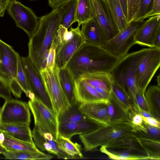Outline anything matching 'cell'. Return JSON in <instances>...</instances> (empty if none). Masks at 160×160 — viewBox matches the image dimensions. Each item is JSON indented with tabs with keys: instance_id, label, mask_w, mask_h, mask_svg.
Instances as JSON below:
<instances>
[{
	"instance_id": "cell-1",
	"label": "cell",
	"mask_w": 160,
	"mask_h": 160,
	"mask_svg": "<svg viewBox=\"0 0 160 160\" xmlns=\"http://www.w3.org/2000/svg\"><path fill=\"white\" fill-rule=\"evenodd\" d=\"M120 59L101 46L85 42L66 67L75 80L88 74L100 72L110 73Z\"/></svg>"
},
{
	"instance_id": "cell-2",
	"label": "cell",
	"mask_w": 160,
	"mask_h": 160,
	"mask_svg": "<svg viewBox=\"0 0 160 160\" xmlns=\"http://www.w3.org/2000/svg\"><path fill=\"white\" fill-rule=\"evenodd\" d=\"M62 8L39 18L38 27L29 38L28 57L39 71L45 68L49 50L60 25Z\"/></svg>"
},
{
	"instance_id": "cell-3",
	"label": "cell",
	"mask_w": 160,
	"mask_h": 160,
	"mask_svg": "<svg viewBox=\"0 0 160 160\" xmlns=\"http://www.w3.org/2000/svg\"><path fill=\"white\" fill-rule=\"evenodd\" d=\"M148 48L128 53L120 59L110 73L113 81L120 86L135 103L138 90L136 83L135 68L137 62Z\"/></svg>"
},
{
	"instance_id": "cell-4",
	"label": "cell",
	"mask_w": 160,
	"mask_h": 160,
	"mask_svg": "<svg viewBox=\"0 0 160 160\" xmlns=\"http://www.w3.org/2000/svg\"><path fill=\"white\" fill-rule=\"evenodd\" d=\"M135 132L131 123L120 122L103 125L94 131L79 135L86 151L105 145L120 137Z\"/></svg>"
},
{
	"instance_id": "cell-5",
	"label": "cell",
	"mask_w": 160,
	"mask_h": 160,
	"mask_svg": "<svg viewBox=\"0 0 160 160\" xmlns=\"http://www.w3.org/2000/svg\"><path fill=\"white\" fill-rule=\"evenodd\" d=\"M145 21L143 19L131 21L113 37L105 41L100 46L121 59L128 54L131 48L135 44L136 33Z\"/></svg>"
},
{
	"instance_id": "cell-6",
	"label": "cell",
	"mask_w": 160,
	"mask_h": 160,
	"mask_svg": "<svg viewBox=\"0 0 160 160\" xmlns=\"http://www.w3.org/2000/svg\"><path fill=\"white\" fill-rule=\"evenodd\" d=\"M160 65V48H148L137 62L135 68L136 85L145 93Z\"/></svg>"
},
{
	"instance_id": "cell-7",
	"label": "cell",
	"mask_w": 160,
	"mask_h": 160,
	"mask_svg": "<svg viewBox=\"0 0 160 160\" xmlns=\"http://www.w3.org/2000/svg\"><path fill=\"white\" fill-rule=\"evenodd\" d=\"M58 70L54 66L53 69H44L39 72L53 110L57 116L70 105L59 82Z\"/></svg>"
},
{
	"instance_id": "cell-8",
	"label": "cell",
	"mask_w": 160,
	"mask_h": 160,
	"mask_svg": "<svg viewBox=\"0 0 160 160\" xmlns=\"http://www.w3.org/2000/svg\"><path fill=\"white\" fill-rule=\"evenodd\" d=\"M6 10L16 26L23 30L30 38L38 27L39 18L31 8L17 0H10Z\"/></svg>"
},
{
	"instance_id": "cell-9",
	"label": "cell",
	"mask_w": 160,
	"mask_h": 160,
	"mask_svg": "<svg viewBox=\"0 0 160 160\" xmlns=\"http://www.w3.org/2000/svg\"><path fill=\"white\" fill-rule=\"evenodd\" d=\"M28 103L33 116L34 125L50 133L56 139L59 134L56 114L35 97L29 100Z\"/></svg>"
},
{
	"instance_id": "cell-10",
	"label": "cell",
	"mask_w": 160,
	"mask_h": 160,
	"mask_svg": "<svg viewBox=\"0 0 160 160\" xmlns=\"http://www.w3.org/2000/svg\"><path fill=\"white\" fill-rule=\"evenodd\" d=\"M21 58L29 90L35 97L41 100L49 108L53 110L40 72L28 56L21 57Z\"/></svg>"
},
{
	"instance_id": "cell-11",
	"label": "cell",
	"mask_w": 160,
	"mask_h": 160,
	"mask_svg": "<svg viewBox=\"0 0 160 160\" xmlns=\"http://www.w3.org/2000/svg\"><path fill=\"white\" fill-rule=\"evenodd\" d=\"M0 118L2 124L30 125L31 114L28 103L11 98L6 100L1 110Z\"/></svg>"
},
{
	"instance_id": "cell-12",
	"label": "cell",
	"mask_w": 160,
	"mask_h": 160,
	"mask_svg": "<svg viewBox=\"0 0 160 160\" xmlns=\"http://www.w3.org/2000/svg\"><path fill=\"white\" fill-rule=\"evenodd\" d=\"M80 27L78 26L75 28L72 27L70 28L71 37L55 53L54 66L58 69L65 67L73 54L85 42L81 34Z\"/></svg>"
},
{
	"instance_id": "cell-13",
	"label": "cell",
	"mask_w": 160,
	"mask_h": 160,
	"mask_svg": "<svg viewBox=\"0 0 160 160\" xmlns=\"http://www.w3.org/2000/svg\"><path fill=\"white\" fill-rule=\"evenodd\" d=\"M95 18L100 26L106 41L113 37L119 32L114 21L106 0H91Z\"/></svg>"
},
{
	"instance_id": "cell-14",
	"label": "cell",
	"mask_w": 160,
	"mask_h": 160,
	"mask_svg": "<svg viewBox=\"0 0 160 160\" xmlns=\"http://www.w3.org/2000/svg\"><path fill=\"white\" fill-rule=\"evenodd\" d=\"M32 132L34 142L40 150L56 156L59 159L75 158L63 152L58 147L56 139L50 133L34 125Z\"/></svg>"
},
{
	"instance_id": "cell-15",
	"label": "cell",
	"mask_w": 160,
	"mask_h": 160,
	"mask_svg": "<svg viewBox=\"0 0 160 160\" xmlns=\"http://www.w3.org/2000/svg\"><path fill=\"white\" fill-rule=\"evenodd\" d=\"M104 125L89 118L80 121L59 123V133L71 139L76 135H82L91 132Z\"/></svg>"
},
{
	"instance_id": "cell-16",
	"label": "cell",
	"mask_w": 160,
	"mask_h": 160,
	"mask_svg": "<svg viewBox=\"0 0 160 160\" xmlns=\"http://www.w3.org/2000/svg\"><path fill=\"white\" fill-rule=\"evenodd\" d=\"M159 29L160 14L150 17L136 32L135 44L153 48L154 39Z\"/></svg>"
},
{
	"instance_id": "cell-17",
	"label": "cell",
	"mask_w": 160,
	"mask_h": 160,
	"mask_svg": "<svg viewBox=\"0 0 160 160\" xmlns=\"http://www.w3.org/2000/svg\"><path fill=\"white\" fill-rule=\"evenodd\" d=\"M134 133L120 137L104 146L108 149L128 151L137 156L141 159H150Z\"/></svg>"
},
{
	"instance_id": "cell-18",
	"label": "cell",
	"mask_w": 160,
	"mask_h": 160,
	"mask_svg": "<svg viewBox=\"0 0 160 160\" xmlns=\"http://www.w3.org/2000/svg\"><path fill=\"white\" fill-rule=\"evenodd\" d=\"M107 100L81 104L79 107L81 112L88 118L102 125L109 123Z\"/></svg>"
},
{
	"instance_id": "cell-19",
	"label": "cell",
	"mask_w": 160,
	"mask_h": 160,
	"mask_svg": "<svg viewBox=\"0 0 160 160\" xmlns=\"http://www.w3.org/2000/svg\"><path fill=\"white\" fill-rule=\"evenodd\" d=\"M0 68L11 78L16 79V52L10 45L0 39ZM17 80V79H16Z\"/></svg>"
},
{
	"instance_id": "cell-20",
	"label": "cell",
	"mask_w": 160,
	"mask_h": 160,
	"mask_svg": "<svg viewBox=\"0 0 160 160\" xmlns=\"http://www.w3.org/2000/svg\"><path fill=\"white\" fill-rule=\"evenodd\" d=\"M81 34L85 42L101 46L106 41L102 31L95 18L82 23Z\"/></svg>"
},
{
	"instance_id": "cell-21",
	"label": "cell",
	"mask_w": 160,
	"mask_h": 160,
	"mask_svg": "<svg viewBox=\"0 0 160 160\" xmlns=\"http://www.w3.org/2000/svg\"><path fill=\"white\" fill-rule=\"evenodd\" d=\"M75 92L76 101L81 104L105 99L82 78L75 80Z\"/></svg>"
},
{
	"instance_id": "cell-22",
	"label": "cell",
	"mask_w": 160,
	"mask_h": 160,
	"mask_svg": "<svg viewBox=\"0 0 160 160\" xmlns=\"http://www.w3.org/2000/svg\"><path fill=\"white\" fill-rule=\"evenodd\" d=\"M107 105L109 123L120 122H130V110L121 103L111 92L107 99Z\"/></svg>"
},
{
	"instance_id": "cell-23",
	"label": "cell",
	"mask_w": 160,
	"mask_h": 160,
	"mask_svg": "<svg viewBox=\"0 0 160 160\" xmlns=\"http://www.w3.org/2000/svg\"><path fill=\"white\" fill-rule=\"evenodd\" d=\"M0 132L16 139L35 144L29 124L22 123L2 124Z\"/></svg>"
},
{
	"instance_id": "cell-24",
	"label": "cell",
	"mask_w": 160,
	"mask_h": 160,
	"mask_svg": "<svg viewBox=\"0 0 160 160\" xmlns=\"http://www.w3.org/2000/svg\"><path fill=\"white\" fill-rule=\"evenodd\" d=\"M150 159H160V139L142 132L134 133Z\"/></svg>"
},
{
	"instance_id": "cell-25",
	"label": "cell",
	"mask_w": 160,
	"mask_h": 160,
	"mask_svg": "<svg viewBox=\"0 0 160 160\" xmlns=\"http://www.w3.org/2000/svg\"><path fill=\"white\" fill-rule=\"evenodd\" d=\"M59 80L70 105L76 102L75 92V80L66 67L59 69Z\"/></svg>"
},
{
	"instance_id": "cell-26",
	"label": "cell",
	"mask_w": 160,
	"mask_h": 160,
	"mask_svg": "<svg viewBox=\"0 0 160 160\" xmlns=\"http://www.w3.org/2000/svg\"><path fill=\"white\" fill-rule=\"evenodd\" d=\"M144 95L149 113L160 122V86H149Z\"/></svg>"
},
{
	"instance_id": "cell-27",
	"label": "cell",
	"mask_w": 160,
	"mask_h": 160,
	"mask_svg": "<svg viewBox=\"0 0 160 160\" xmlns=\"http://www.w3.org/2000/svg\"><path fill=\"white\" fill-rule=\"evenodd\" d=\"M81 104L76 101L60 112L58 115L59 124L77 122L88 118L80 111Z\"/></svg>"
},
{
	"instance_id": "cell-28",
	"label": "cell",
	"mask_w": 160,
	"mask_h": 160,
	"mask_svg": "<svg viewBox=\"0 0 160 160\" xmlns=\"http://www.w3.org/2000/svg\"><path fill=\"white\" fill-rule=\"evenodd\" d=\"M81 78L95 88H101L111 92L112 81L110 73L100 72L86 75Z\"/></svg>"
},
{
	"instance_id": "cell-29",
	"label": "cell",
	"mask_w": 160,
	"mask_h": 160,
	"mask_svg": "<svg viewBox=\"0 0 160 160\" xmlns=\"http://www.w3.org/2000/svg\"><path fill=\"white\" fill-rule=\"evenodd\" d=\"M95 17V14L91 0H78L75 22L78 26Z\"/></svg>"
},
{
	"instance_id": "cell-30",
	"label": "cell",
	"mask_w": 160,
	"mask_h": 160,
	"mask_svg": "<svg viewBox=\"0 0 160 160\" xmlns=\"http://www.w3.org/2000/svg\"><path fill=\"white\" fill-rule=\"evenodd\" d=\"M5 159L46 160L51 159L53 156L46 154L40 151L32 152L27 151H7L2 154Z\"/></svg>"
},
{
	"instance_id": "cell-31",
	"label": "cell",
	"mask_w": 160,
	"mask_h": 160,
	"mask_svg": "<svg viewBox=\"0 0 160 160\" xmlns=\"http://www.w3.org/2000/svg\"><path fill=\"white\" fill-rule=\"evenodd\" d=\"M4 134V140L1 145L7 151H27L38 152L39 151L35 144L23 142L5 133Z\"/></svg>"
},
{
	"instance_id": "cell-32",
	"label": "cell",
	"mask_w": 160,
	"mask_h": 160,
	"mask_svg": "<svg viewBox=\"0 0 160 160\" xmlns=\"http://www.w3.org/2000/svg\"><path fill=\"white\" fill-rule=\"evenodd\" d=\"M58 148L63 152L75 158H82L81 145L77 142H73L71 139L65 137L59 133L56 139Z\"/></svg>"
},
{
	"instance_id": "cell-33",
	"label": "cell",
	"mask_w": 160,
	"mask_h": 160,
	"mask_svg": "<svg viewBox=\"0 0 160 160\" xmlns=\"http://www.w3.org/2000/svg\"><path fill=\"white\" fill-rule=\"evenodd\" d=\"M110 13L119 31L128 23L118 0H106Z\"/></svg>"
},
{
	"instance_id": "cell-34",
	"label": "cell",
	"mask_w": 160,
	"mask_h": 160,
	"mask_svg": "<svg viewBox=\"0 0 160 160\" xmlns=\"http://www.w3.org/2000/svg\"><path fill=\"white\" fill-rule=\"evenodd\" d=\"M78 0H73L62 8L60 25L67 29L74 23Z\"/></svg>"
},
{
	"instance_id": "cell-35",
	"label": "cell",
	"mask_w": 160,
	"mask_h": 160,
	"mask_svg": "<svg viewBox=\"0 0 160 160\" xmlns=\"http://www.w3.org/2000/svg\"><path fill=\"white\" fill-rule=\"evenodd\" d=\"M16 57L17 59L16 79L22 91L25 93L27 96L29 98L30 100H31L35 97V96L28 88L21 57L17 52H16Z\"/></svg>"
},
{
	"instance_id": "cell-36",
	"label": "cell",
	"mask_w": 160,
	"mask_h": 160,
	"mask_svg": "<svg viewBox=\"0 0 160 160\" xmlns=\"http://www.w3.org/2000/svg\"><path fill=\"white\" fill-rule=\"evenodd\" d=\"M71 34L70 30L61 25H60L53 40L51 47H53L55 51V53L68 41Z\"/></svg>"
},
{
	"instance_id": "cell-37",
	"label": "cell",
	"mask_w": 160,
	"mask_h": 160,
	"mask_svg": "<svg viewBox=\"0 0 160 160\" xmlns=\"http://www.w3.org/2000/svg\"><path fill=\"white\" fill-rule=\"evenodd\" d=\"M112 81L111 93L121 103L130 110L133 104L131 99L122 88Z\"/></svg>"
},
{
	"instance_id": "cell-38",
	"label": "cell",
	"mask_w": 160,
	"mask_h": 160,
	"mask_svg": "<svg viewBox=\"0 0 160 160\" xmlns=\"http://www.w3.org/2000/svg\"><path fill=\"white\" fill-rule=\"evenodd\" d=\"M153 1V0H140L137 12L134 20H144L145 17L152 9Z\"/></svg>"
},
{
	"instance_id": "cell-39",
	"label": "cell",
	"mask_w": 160,
	"mask_h": 160,
	"mask_svg": "<svg viewBox=\"0 0 160 160\" xmlns=\"http://www.w3.org/2000/svg\"><path fill=\"white\" fill-rule=\"evenodd\" d=\"M130 112V123L135 132H142L147 133V130L143 124L142 116L136 113L133 110H131Z\"/></svg>"
},
{
	"instance_id": "cell-40",
	"label": "cell",
	"mask_w": 160,
	"mask_h": 160,
	"mask_svg": "<svg viewBox=\"0 0 160 160\" xmlns=\"http://www.w3.org/2000/svg\"><path fill=\"white\" fill-rule=\"evenodd\" d=\"M135 102L136 105L141 108L149 112L144 93L138 89L135 95Z\"/></svg>"
},
{
	"instance_id": "cell-41",
	"label": "cell",
	"mask_w": 160,
	"mask_h": 160,
	"mask_svg": "<svg viewBox=\"0 0 160 160\" xmlns=\"http://www.w3.org/2000/svg\"><path fill=\"white\" fill-rule=\"evenodd\" d=\"M11 92L8 83L0 78V97L5 100L10 99Z\"/></svg>"
},
{
	"instance_id": "cell-42",
	"label": "cell",
	"mask_w": 160,
	"mask_h": 160,
	"mask_svg": "<svg viewBox=\"0 0 160 160\" xmlns=\"http://www.w3.org/2000/svg\"><path fill=\"white\" fill-rule=\"evenodd\" d=\"M8 86L11 92L16 97L20 98L22 90L16 79L12 78Z\"/></svg>"
},
{
	"instance_id": "cell-43",
	"label": "cell",
	"mask_w": 160,
	"mask_h": 160,
	"mask_svg": "<svg viewBox=\"0 0 160 160\" xmlns=\"http://www.w3.org/2000/svg\"><path fill=\"white\" fill-rule=\"evenodd\" d=\"M55 56V50L53 47H51L49 50L47 65L45 69H53L54 66Z\"/></svg>"
},
{
	"instance_id": "cell-44",
	"label": "cell",
	"mask_w": 160,
	"mask_h": 160,
	"mask_svg": "<svg viewBox=\"0 0 160 160\" xmlns=\"http://www.w3.org/2000/svg\"><path fill=\"white\" fill-rule=\"evenodd\" d=\"M73 0H48V5L52 9L61 8Z\"/></svg>"
},
{
	"instance_id": "cell-45",
	"label": "cell",
	"mask_w": 160,
	"mask_h": 160,
	"mask_svg": "<svg viewBox=\"0 0 160 160\" xmlns=\"http://www.w3.org/2000/svg\"><path fill=\"white\" fill-rule=\"evenodd\" d=\"M143 124L148 134L157 138L160 139V128L151 126L143 121Z\"/></svg>"
},
{
	"instance_id": "cell-46",
	"label": "cell",
	"mask_w": 160,
	"mask_h": 160,
	"mask_svg": "<svg viewBox=\"0 0 160 160\" xmlns=\"http://www.w3.org/2000/svg\"><path fill=\"white\" fill-rule=\"evenodd\" d=\"M160 14V0H153L152 9L145 17V19L154 15Z\"/></svg>"
},
{
	"instance_id": "cell-47",
	"label": "cell",
	"mask_w": 160,
	"mask_h": 160,
	"mask_svg": "<svg viewBox=\"0 0 160 160\" xmlns=\"http://www.w3.org/2000/svg\"><path fill=\"white\" fill-rule=\"evenodd\" d=\"M143 122L148 124L159 128H160V122L157 119L152 117H144L142 116Z\"/></svg>"
},
{
	"instance_id": "cell-48",
	"label": "cell",
	"mask_w": 160,
	"mask_h": 160,
	"mask_svg": "<svg viewBox=\"0 0 160 160\" xmlns=\"http://www.w3.org/2000/svg\"><path fill=\"white\" fill-rule=\"evenodd\" d=\"M134 0H127L128 13L126 20L128 23L133 20L132 7Z\"/></svg>"
},
{
	"instance_id": "cell-49",
	"label": "cell",
	"mask_w": 160,
	"mask_h": 160,
	"mask_svg": "<svg viewBox=\"0 0 160 160\" xmlns=\"http://www.w3.org/2000/svg\"><path fill=\"white\" fill-rule=\"evenodd\" d=\"M118 1L126 20L128 13L127 0H118Z\"/></svg>"
},
{
	"instance_id": "cell-50",
	"label": "cell",
	"mask_w": 160,
	"mask_h": 160,
	"mask_svg": "<svg viewBox=\"0 0 160 160\" xmlns=\"http://www.w3.org/2000/svg\"><path fill=\"white\" fill-rule=\"evenodd\" d=\"M153 48H160V29L158 30L155 37Z\"/></svg>"
},
{
	"instance_id": "cell-51",
	"label": "cell",
	"mask_w": 160,
	"mask_h": 160,
	"mask_svg": "<svg viewBox=\"0 0 160 160\" xmlns=\"http://www.w3.org/2000/svg\"><path fill=\"white\" fill-rule=\"evenodd\" d=\"M10 0H0V9L4 13Z\"/></svg>"
},
{
	"instance_id": "cell-52",
	"label": "cell",
	"mask_w": 160,
	"mask_h": 160,
	"mask_svg": "<svg viewBox=\"0 0 160 160\" xmlns=\"http://www.w3.org/2000/svg\"><path fill=\"white\" fill-rule=\"evenodd\" d=\"M140 0H134L132 7V18L134 20L137 12Z\"/></svg>"
},
{
	"instance_id": "cell-53",
	"label": "cell",
	"mask_w": 160,
	"mask_h": 160,
	"mask_svg": "<svg viewBox=\"0 0 160 160\" xmlns=\"http://www.w3.org/2000/svg\"><path fill=\"white\" fill-rule=\"evenodd\" d=\"M0 78H1L7 83L9 84L11 79H12L8 75L6 74L0 68Z\"/></svg>"
},
{
	"instance_id": "cell-54",
	"label": "cell",
	"mask_w": 160,
	"mask_h": 160,
	"mask_svg": "<svg viewBox=\"0 0 160 160\" xmlns=\"http://www.w3.org/2000/svg\"><path fill=\"white\" fill-rule=\"evenodd\" d=\"M6 151V149L0 144V153L3 154Z\"/></svg>"
},
{
	"instance_id": "cell-55",
	"label": "cell",
	"mask_w": 160,
	"mask_h": 160,
	"mask_svg": "<svg viewBox=\"0 0 160 160\" xmlns=\"http://www.w3.org/2000/svg\"><path fill=\"white\" fill-rule=\"evenodd\" d=\"M157 81L158 82V84L157 85L160 86V75L159 74V75L157 76Z\"/></svg>"
},
{
	"instance_id": "cell-56",
	"label": "cell",
	"mask_w": 160,
	"mask_h": 160,
	"mask_svg": "<svg viewBox=\"0 0 160 160\" xmlns=\"http://www.w3.org/2000/svg\"><path fill=\"white\" fill-rule=\"evenodd\" d=\"M4 13L0 9V17H2L4 15Z\"/></svg>"
},
{
	"instance_id": "cell-57",
	"label": "cell",
	"mask_w": 160,
	"mask_h": 160,
	"mask_svg": "<svg viewBox=\"0 0 160 160\" xmlns=\"http://www.w3.org/2000/svg\"><path fill=\"white\" fill-rule=\"evenodd\" d=\"M2 123L1 122V119H0V132L1 131V126H2Z\"/></svg>"
},
{
	"instance_id": "cell-58",
	"label": "cell",
	"mask_w": 160,
	"mask_h": 160,
	"mask_svg": "<svg viewBox=\"0 0 160 160\" xmlns=\"http://www.w3.org/2000/svg\"><path fill=\"white\" fill-rule=\"evenodd\" d=\"M29 0L31 1H36V0Z\"/></svg>"
},
{
	"instance_id": "cell-59",
	"label": "cell",
	"mask_w": 160,
	"mask_h": 160,
	"mask_svg": "<svg viewBox=\"0 0 160 160\" xmlns=\"http://www.w3.org/2000/svg\"><path fill=\"white\" fill-rule=\"evenodd\" d=\"M1 110V108H0V111Z\"/></svg>"
}]
</instances>
